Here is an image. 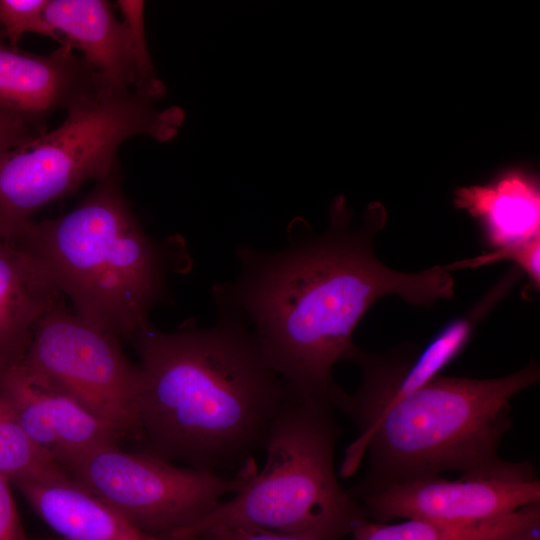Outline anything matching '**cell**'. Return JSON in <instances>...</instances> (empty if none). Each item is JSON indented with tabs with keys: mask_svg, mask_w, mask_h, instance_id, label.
I'll use <instances>...</instances> for the list:
<instances>
[{
	"mask_svg": "<svg viewBox=\"0 0 540 540\" xmlns=\"http://www.w3.org/2000/svg\"><path fill=\"white\" fill-rule=\"evenodd\" d=\"M329 212L319 234L293 220L279 250L238 247V275L212 289L217 310L244 322L289 391L324 401L335 384L333 367L351 360L354 330L378 299L396 295L430 307L452 298L455 286L446 265L400 272L377 258L374 240L386 223L380 203L368 206L360 225L343 196Z\"/></svg>",
	"mask_w": 540,
	"mask_h": 540,
	"instance_id": "6da1fadb",
	"label": "cell"
},
{
	"mask_svg": "<svg viewBox=\"0 0 540 540\" xmlns=\"http://www.w3.org/2000/svg\"><path fill=\"white\" fill-rule=\"evenodd\" d=\"M218 313L207 328L148 324L130 340L144 374L139 441L141 451L172 463L237 473L263 449L290 391L244 322Z\"/></svg>",
	"mask_w": 540,
	"mask_h": 540,
	"instance_id": "7a4b0ae2",
	"label": "cell"
},
{
	"mask_svg": "<svg viewBox=\"0 0 540 540\" xmlns=\"http://www.w3.org/2000/svg\"><path fill=\"white\" fill-rule=\"evenodd\" d=\"M16 238L42 260L75 314L120 340L150 324V310L169 301V273L189 262L180 241L146 234L124 196L119 165L71 211L33 219Z\"/></svg>",
	"mask_w": 540,
	"mask_h": 540,
	"instance_id": "3957f363",
	"label": "cell"
},
{
	"mask_svg": "<svg viewBox=\"0 0 540 540\" xmlns=\"http://www.w3.org/2000/svg\"><path fill=\"white\" fill-rule=\"evenodd\" d=\"M539 379L535 361L498 378L438 375L358 429L341 475L354 473L365 455L369 467L348 492L357 499L391 483L446 471L490 475L509 470L515 463L502 460L499 447L511 426L510 400Z\"/></svg>",
	"mask_w": 540,
	"mask_h": 540,
	"instance_id": "277c9868",
	"label": "cell"
},
{
	"mask_svg": "<svg viewBox=\"0 0 540 540\" xmlns=\"http://www.w3.org/2000/svg\"><path fill=\"white\" fill-rule=\"evenodd\" d=\"M340 429L330 401L290 392L273 417L264 467L172 540H196L217 527H255L317 540H342L370 518L337 478L334 450Z\"/></svg>",
	"mask_w": 540,
	"mask_h": 540,
	"instance_id": "5b68a950",
	"label": "cell"
},
{
	"mask_svg": "<svg viewBox=\"0 0 540 540\" xmlns=\"http://www.w3.org/2000/svg\"><path fill=\"white\" fill-rule=\"evenodd\" d=\"M152 96L105 86L72 108L52 131L0 156V238L13 239L47 204L107 177L120 145L135 136L172 140L184 120L181 108L155 107Z\"/></svg>",
	"mask_w": 540,
	"mask_h": 540,
	"instance_id": "8992f818",
	"label": "cell"
},
{
	"mask_svg": "<svg viewBox=\"0 0 540 540\" xmlns=\"http://www.w3.org/2000/svg\"><path fill=\"white\" fill-rule=\"evenodd\" d=\"M252 460L232 477L207 472L117 444L95 449L66 470L68 476L144 532L172 540L257 472Z\"/></svg>",
	"mask_w": 540,
	"mask_h": 540,
	"instance_id": "52a82bcc",
	"label": "cell"
},
{
	"mask_svg": "<svg viewBox=\"0 0 540 540\" xmlns=\"http://www.w3.org/2000/svg\"><path fill=\"white\" fill-rule=\"evenodd\" d=\"M120 341L64 304L39 322L22 363L123 436L139 441L144 374L124 354Z\"/></svg>",
	"mask_w": 540,
	"mask_h": 540,
	"instance_id": "ba28073f",
	"label": "cell"
},
{
	"mask_svg": "<svg viewBox=\"0 0 540 540\" xmlns=\"http://www.w3.org/2000/svg\"><path fill=\"white\" fill-rule=\"evenodd\" d=\"M369 518L422 519L470 523L486 521L540 503V481L528 462L490 475L440 476L391 483L357 497Z\"/></svg>",
	"mask_w": 540,
	"mask_h": 540,
	"instance_id": "9c48e42d",
	"label": "cell"
},
{
	"mask_svg": "<svg viewBox=\"0 0 540 540\" xmlns=\"http://www.w3.org/2000/svg\"><path fill=\"white\" fill-rule=\"evenodd\" d=\"M0 395L31 440L65 471L124 436L45 375L23 363L0 373Z\"/></svg>",
	"mask_w": 540,
	"mask_h": 540,
	"instance_id": "30bf717a",
	"label": "cell"
},
{
	"mask_svg": "<svg viewBox=\"0 0 540 540\" xmlns=\"http://www.w3.org/2000/svg\"><path fill=\"white\" fill-rule=\"evenodd\" d=\"M474 324L471 315L454 319L416 353L408 349L376 354L357 347L351 361L362 369V384L353 394L334 384L329 394L331 405L348 414L357 429L365 426L386 408L440 375L465 348Z\"/></svg>",
	"mask_w": 540,
	"mask_h": 540,
	"instance_id": "8fae6325",
	"label": "cell"
},
{
	"mask_svg": "<svg viewBox=\"0 0 540 540\" xmlns=\"http://www.w3.org/2000/svg\"><path fill=\"white\" fill-rule=\"evenodd\" d=\"M73 50L62 44L38 55L0 39V109L45 132L51 114L59 110L67 113L98 94L107 85Z\"/></svg>",
	"mask_w": 540,
	"mask_h": 540,
	"instance_id": "7c38bea8",
	"label": "cell"
},
{
	"mask_svg": "<svg viewBox=\"0 0 540 540\" xmlns=\"http://www.w3.org/2000/svg\"><path fill=\"white\" fill-rule=\"evenodd\" d=\"M46 17L62 44L79 50L104 84L150 95L127 27L109 1L49 0Z\"/></svg>",
	"mask_w": 540,
	"mask_h": 540,
	"instance_id": "4fadbf2b",
	"label": "cell"
},
{
	"mask_svg": "<svg viewBox=\"0 0 540 540\" xmlns=\"http://www.w3.org/2000/svg\"><path fill=\"white\" fill-rule=\"evenodd\" d=\"M64 301L32 249L0 238V373L23 362L39 322Z\"/></svg>",
	"mask_w": 540,
	"mask_h": 540,
	"instance_id": "5bb4252c",
	"label": "cell"
},
{
	"mask_svg": "<svg viewBox=\"0 0 540 540\" xmlns=\"http://www.w3.org/2000/svg\"><path fill=\"white\" fill-rule=\"evenodd\" d=\"M454 204L479 225L491 249L540 237V194L536 178L513 169L481 185L455 191Z\"/></svg>",
	"mask_w": 540,
	"mask_h": 540,
	"instance_id": "9a60e30c",
	"label": "cell"
},
{
	"mask_svg": "<svg viewBox=\"0 0 540 540\" xmlns=\"http://www.w3.org/2000/svg\"><path fill=\"white\" fill-rule=\"evenodd\" d=\"M36 514L65 540H162L122 517L69 476L15 485Z\"/></svg>",
	"mask_w": 540,
	"mask_h": 540,
	"instance_id": "2e32d148",
	"label": "cell"
},
{
	"mask_svg": "<svg viewBox=\"0 0 540 540\" xmlns=\"http://www.w3.org/2000/svg\"><path fill=\"white\" fill-rule=\"evenodd\" d=\"M540 525V503L479 522L457 523L407 519L387 524L366 521L353 532L354 540H502Z\"/></svg>",
	"mask_w": 540,
	"mask_h": 540,
	"instance_id": "e0dca14e",
	"label": "cell"
},
{
	"mask_svg": "<svg viewBox=\"0 0 540 540\" xmlns=\"http://www.w3.org/2000/svg\"><path fill=\"white\" fill-rule=\"evenodd\" d=\"M0 475L14 485L68 477L66 471L31 440L1 395Z\"/></svg>",
	"mask_w": 540,
	"mask_h": 540,
	"instance_id": "ac0fdd59",
	"label": "cell"
},
{
	"mask_svg": "<svg viewBox=\"0 0 540 540\" xmlns=\"http://www.w3.org/2000/svg\"><path fill=\"white\" fill-rule=\"evenodd\" d=\"M48 4L49 0H0V27L11 47L18 48L25 33L50 37L62 44L47 20Z\"/></svg>",
	"mask_w": 540,
	"mask_h": 540,
	"instance_id": "d6986e66",
	"label": "cell"
},
{
	"mask_svg": "<svg viewBox=\"0 0 540 540\" xmlns=\"http://www.w3.org/2000/svg\"><path fill=\"white\" fill-rule=\"evenodd\" d=\"M540 237L494 249L472 258L446 264L451 272L458 269L478 268L498 261L509 260L521 269L537 290L540 287Z\"/></svg>",
	"mask_w": 540,
	"mask_h": 540,
	"instance_id": "ffe728a7",
	"label": "cell"
},
{
	"mask_svg": "<svg viewBox=\"0 0 540 540\" xmlns=\"http://www.w3.org/2000/svg\"><path fill=\"white\" fill-rule=\"evenodd\" d=\"M116 3L135 47L146 87L156 100L160 99L165 94V86L157 77L148 51L144 30V2L119 0Z\"/></svg>",
	"mask_w": 540,
	"mask_h": 540,
	"instance_id": "44dd1931",
	"label": "cell"
},
{
	"mask_svg": "<svg viewBox=\"0 0 540 540\" xmlns=\"http://www.w3.org/2000/svg\"><path fill=\"white\" fill-rule=\"evenodd\" d=\"M196 540H317L313 537L255 527H217L204 531Z\"/></svg>",
	"mask_w": 540,
	"mask_h": 540,
	"instance_id": "7402d4cb",
	"label": "cell"
},
{
	"mask_svg": "<svg viewBox=\"0 0 540 540\" xmlns=\"http://www.w3.org/2000/svg\"><path fill=\"white\" fill-rule=\"evenodd\" d=\"M42 132L26 119L0 109V156Z\"/></svg>",
	"mask_w": 540,
	"mask_h": 540,
	"instance_id": "603a6c76",
	"label": "cell"
},
{
	"mask_svg": "<svg viewBox=\"0 0 540 540\" xmlns=\"http://www.w3.org/2000/svg\"><path fill=\"white\" fill-rule=\"evenodd\" d=\"M10 484L0 475V540H29L18 515Z\"/></svg>",
	"mask_w": 540,
	"mask_h": 540,
	"instance_id": "cb8c5ba5",
	"label": "cell"
},
{
	"mask_svg": "<svg viewBox=\"0 0 540 540\" xmlns=\"http://www.w3.org/2000/svg\"><path fill=\"white\" fill-rule=\"evenodd\" d=\"M502 540H540V525L530 527Z\"/></svg>",
	"mask_w": 540,
	"mask_h": 540,
	"instance_id": "d4e9b609",
	"label": "cell"
},
{
	"mask_svg": "<svg viewBox=\"0 0 540 540\" xmlns=\"http://www.w3.org/2000/svg\"><path fill=\"white\" fill-rule=\"evenodd\" d=\"M4 38H5L4 32H3V30H2L1 27H0V39L3 40Z\"/></svg>",
	"mask_w": 540,
	"mask_h": 540,
	"instance_id": "484cf974",
	"label": "cell"
},
{
	"mask_svg": "<svg viewBox=\"0 0 540 540\" xmlns=\"http://www.w3.org/2000/svg\"><path fill=\"white\" fill-rule=\"evenodd\" d=\"M52 540H65V539H63V538H58V539H52Z\"/></svg>",
	"mask_w": 540,
	"mask_h": 540,
	"instance_id": "4316f807",
	"label": "cell"
}]
</instances>
